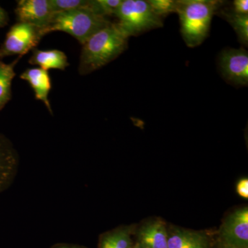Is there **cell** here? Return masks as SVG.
Masks as SVG:
<instances>
[{"mask_svg": "<svg viewBox=\"0 0 248 248\" xmlns=\"http://www.w3.org/2000/svg\"><path fill=\"white\" fill-rule=\"evenodd\" d=\"M128 39L117 23H110L91 36L82 45L79 75H89L118 58L128 48Z\"/></svg>", "mask_w": 248, "mask_h": 248, "instance_id": "cell-1", "label": "cell"}, {"mask_svg": "<svg viewBox=\"0 0 248 248\" xmlns=\"http://www.w3.org/2000/svg\"><path fill=\"white\" fill-rule=\"evenodd\" d=\"M223 1L177 0L176 14L181 24V33L186 45L198 46L207 38L214 15L219 11Z\"/></svg>", "mask_w": 248, "mask_h": 248, "instance_id": "cell-2", "label": "cell"}, {"mask_svg": "<svg viewBox=\"0 0 248 248\" xmlns=\"http://www.w3.org/2000/svg\"><path fill=\"white\" fill-rule=\"evenodd\" d=\"M107 17H102L89 9L71 10L55 13L48 25L43 29L46 35L54 31L66 32L84 45L91 36L110 24Z\"/></svg>", "mask_w": 248, "mask_h": 248, "instance_id": "cell-3", "label": "cell"}, {"mask_svg": "<svg viewBox=\"0 0 248 248\" xmlns=\"http://www.w3.org/2000/svg\"><path fill=\"white\" fill-rule=\"evenodd\" d=\"M115 16L119 19L117 25L129 37L164 26L163 19L145 0H123Z\"/></svg>", "mask_w": 248, "mask_h": 248, "instance_id": "cell-4", "label": "cell"}, {"mask_svg": "<svg viewBox=\"0 0 248 248\" xmlns=\"http://www.w3.org/2000/svg\"><path fill=\"white\" fill-rule=\"evenodd\" d=\"M44 36L43 28L17 22L10 29L0 47V58L12 55L20 58L35 48Z\"/></svg>", "mask_w": 248, "mask_h": 248, "instance_id": "cell-5", "label": "cell"}, {"mask_svg": "<svg viewBox=\"0 0 248 248\" xmlns=\"http://www.w3.org/2000/svg\"><path fill=\"white\" fill-rule=\"evenodd\" d=\"M220 71L223 78L234 86L248 84V53L245 48H227L220 54Z\"/></svg>", "mask_w": 248, "mask_h": 248, "instance_id": "cell-6", "label": "cell"}, {"mask_svg": "<svg viewBox=\"0 0 248 248\" xmlns=\"http://www.w3.org/2000/svg\"><path fill=\"white\" fill-rule=\"evenodd\" d=\"M221 244L248 248V208L237 209L231 214L220 231Z\"/></svg>", "mask_w": 248, "mask_h": 248, "instance_id": "cell-7", "label": "cell"}, {"mask_svg": "<svg viewBox=\"0 0 248 248\" xmlns=\"http://www.w3.org/2000/svg\"><path fill=\"white\" fill-rule=\"evenodd\" d=\"M19 166V156L14 143L0 133V194L12 185Z\"/></svg>", "mask_w": 248, "mask_h": 248, "instance_id": "cell-8", "label": "cell"}, {"mask_svg": "<svg viewBox=\"0 0 248 248\" xmlns=\"http://www.w3.org/2000/svg\"><path fill=\"white\" fill-rule=\"evenodd\" d=\"M18 22L45 28L53 16L48 0H19L16 10Z\"/></svg>", "mask_w": 248, "mask_h": 248, "instance_id": "cell-9", "label": "cell"}, {"mask_svg": "<svg viewBox=\"0 0 248 248\" xmlns=\"http://www.w3.org/2000/svg\"><path fill=\"white\" fill-rule=\"evenodd\" d=\"M21 79L27 81L34 91L35 99L43 102L50 114H53L48 96L52 89L51 79L48 71L40 68H27L20 76Z\"/></svg>", "mask_w": 248, "mask_h": 248, "instance_id": "cell-10", "label": "cell"}, {"mask_svg": "<svg viewBox=\"0 0 248 248\" xmlns=\"http://www.w3.org/2000/svg\"><path fill=\"white\" fill-rule=\"evenodd\" d=\"M169 234L162 221L147 223L139 230L135 248H169Z\"/></svg>", "mask_w": 248, "mask_h": 248, "instance_id": "cell-11", "label": "cell"}, {"mask_svg": "<svg viewBox=\"0 0 248 248\" xmlns=\"http://www.w3.org/2000/svg\"><path fill=\"white\" fill-rule=\"evenodd\" d=\"M29 62L46 71L50 69L64 71L69 66L68 57L64 52L56 49L44 50L34 48Z\"/></svg>", "mask_w": 248, "mask_h": 248, "instance_id": "cell-12", "label": "cell"}, {"mask_svg": "<svg viewBox=\"0 0 248 248\" xmlns=\"http://www.w3.org/2000/svg\"><path fill=\"white\" fill-rule=\"evenodd\" d=\"M210 240L205 233L174 229L169 234V248H209Z\"/></svg>", "mask_w": 248, "mask_h": 248, "instance_id": "cell-13", "label": "cell"}, {"mask_svg": "<svg viewBox=\"0 0 248 248\" xmlns=\"http://www.w3.org/2000/svg\"><path fill=\"white\" fill-rule=\"evenodd\" d=\"M99 248H135L130 228H120L103 234Z\"/></svg>", "mask_w": 248, "mask_h": 248, "instance_id": "cell-14", "label": "cell"}, {"mask_svg": "<svg viewBox=\"0 0 248 248\" xmlns=\"http://www.w3.org/2000/svg\"><path fill=\"white\" fill-rule=\"evenodd\" d=\"M18 60L11 63L0 61V111L11 99V85L16 73L15 66Z\"/></svg>", "mask_w": 248, "mask_h": 248, "instance_id": "cell-15", "label": "cell"}, {"mask_svg": "<svg viewBox=\"0 0 248 248\" xmlns=\"http://www.w3.org/2000/svg\"><path fill=\"white\" fill-rule=\"evenodd\" d=\"M229 23L237 35L238 40L242 45L248 46V14H235L231 10H219L217 14Z\"/></svg>", "mask_w": 248, "mask_h": 248, "instance_id": "cell-16", "label": "cell"}, {"mask_svg": "<svg viewBox=\"0 0 248 248\" xmlns=\"http://www.w3.org/2000/svg\"><path fill=\"white\" fill-rule=\"evenodd\" d=\"M48 3L53 14L91 7V0H48Z\"/></svg>", "mask_w": 248, "mask_h": 248, "instance_id": "cell-17", "label": "cell"}, {"mask_svg": "<svg viewBox=\"0 0 248 248\" xmlns=\"http://www.w3.org/2000/svg\"><path fill=\"white\" fill-rule=\"evenodd\" d=\"M123 0H91V7L93 12L102 17L115 16Z\"/></svg>", "mask_w": 248, "mask_h": 248, "instance_id": "cell-18", "label": "cell"}, {"mask_svg": "<svg viewBox=\"0 0 248 248\" xmlns=\"http://www.w3.org/2000/svg\"><path fill=\"white\" fill-rule=\"evenodd\" d=\"M148 4L156 16L161 19L172 13L177 9V1L174 0H148Z\"/></svg>", "mask_w": 248, "mask_h": 248, "instance_id": "cell-19", "label": "cell"}, {"mask_svg": "<svg viewBox=\"0 0 248 248\" xmlns=\"http://www.w3.org/2000/svg\"><path fill=\"white\" fill-rule=\"evenodd\" d=\"M232 11L237 14H248V0H235L232 3Z\"/></svg>", "mask_w": 248, "mask_h": 248, "instance_id": "cell-20", "label": "cell"}, {"mask_svg": "<svg viewBox=\"0 0 248 248\" xmlns=\"http://www.w3.org/2000/svg\"><path fill=\"white\" fill-rule=\"evenodd\" d=\"M236 192L240 197L244 199L248 198V178H244L239 181L236 184Z\"/></svg>", "mask_w": 248, "mask_h": 248, "instance_id": "cell-21", "label": "cell"}, {"mask_svg": "<svg viewBox=\"0 0 248 248\" xmlns=\"http://www.w3.org/2000/svg\"><path fill=\"white\" fill-rule=\"evenodd\" d=\"M9 22V16L3 8L0 7V28L4 27Z\"/></svg>", "mask_w": 248, "mask_h": 248, "instance_id": "cell-22", "label": "cell"}, {"mask_svg": "<svg viewBox=\"0 0 248 248\" xmlns=\"http://www.w3.org/2000/svg\"><path fill=\"white\" fill-rule=\"evenodd\" d=\"M52 248H86L83 246H78V245L73 244H58L55 245Z\"/></svg>", "mask_w": 248, "mask_h": 248, "instance_id": "cell-23", "label": "cell"}, {"mask_svg": "<svg viewBox=\"0 0 248 248\" xmlns=\"http://www.w3.org/2000/svg\"><path fill=\"white\" fill-rule=\"evenodd\" d=\"M218 248H242L238 247V246H231V245L221 244H220L219 247Z\"/></svg>", "mask_w": 248, "mask_h": 248, "instance_id": "cell-24", "label": "cell"}]
</instances>
